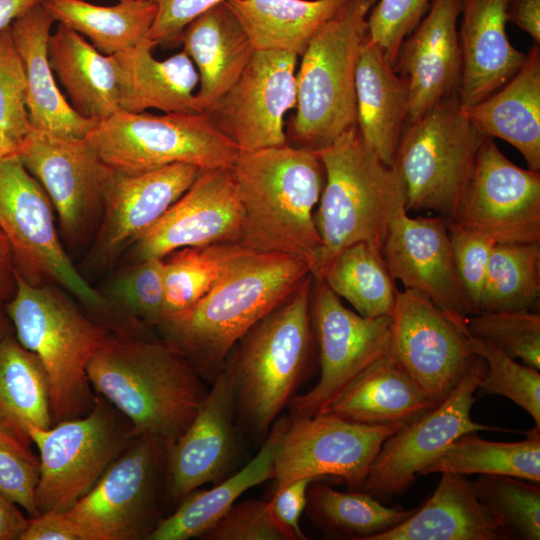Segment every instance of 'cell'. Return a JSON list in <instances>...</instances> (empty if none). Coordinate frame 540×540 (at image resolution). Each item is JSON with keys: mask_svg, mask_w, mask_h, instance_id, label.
<instances>
[{"mask_svg": "<svg viewBox=\"0 0 540 540\" xmlns=\"http://www.w3.org/2000/svg\"><path fill=\"white\" fill-rule=\"evenodd\" d=\"M311 271L302 257L247 250L196 304L156 329L211 384L238 341Z\"/></svg>", "mask_w": 540, "mask_h": 540, "instance_id": "obj_1", "label": "cell"}, {"mask_svg": "<svg viewBox=\"0 0 540 540\" xmlns=\"http://www.w3.org/2000/svg\"><path fill=\"white\" fill-rule=\"evenodd\" d=\"M92 388L133 424L136 435L174 441L208 392L192 364L160 338L109 332L87 366Z\"/></svg>", "mask_w": 540, "mask_h": 540, "instance_id": "obj_2", "label": "cell"}, {"mask_svg": "<svg viewBox=\"0 0 540 540\" xmlns=\"http://www.w3.org/2000/svg\"><path fill=\"white\" fill-rule=\"evenodd\" d=\"M232 173L243 209L238 244L302 257L313 270L321 247L313 210L325 183L318 152L287 143L240 152Z\"/></svg>", "mask_w": 540, "mask_h": 540, "instance_id": "obj_3", "label": "cell"}, {"mask_svg": "<svg viewBox=\"0 0 540 540\" xmlns=\"http://www.w3.org/2000/svg\"><path fill=\"white\" fill-rule=\"evenodd\" d=\"M317 152L325 183L314 212L321 240L314 278L354 243L367 242L382 251L392 219L405 209L398 172L364 145L357 126Z\"/></svg>", "mask_w": 540, "mask_h": 540, "instance_id": "obj_4", "label": "cell"}, {"mask_svg": "<svg viewBox=\"0 0 540 540\" xmlns=\"http://www.w3.org/2000/svg\"><path fill=\"white\" fill-rule=\"evenodd\" d=\"M16 290L5 304L17 340L47 375L53 424L87 415L96 393L87 366L109 331L54 285H33L15 270Z\"/></svg>", "mask_w": 540, "mask_h": 540, "instance_id": "obj_5", "label": "cell"}, {"mask_svg": "<svg viewBox=\"0 0 540 540\" xmlns=\"http://www.w3.org/2000/svg\"><path fill=\"white\" fill-rule=\"evenodd\" d=\"M313 281L310 274L228 356L236 417L257 434L269 432L306 375L314 338L310 314Z\"/></svg>", "mask_w": 540, "mask_h": 540, "instance_id": "obj_6", "label": "cell"}, {"mask_svg": "<svg viewBox=\"0 0 540 540\" xmlns=\"http://www.w3.org/2000/svg\"><path fill=\"white\" fill-rule=\"evenodd\" d=\"M376 1L351 0L309 42L296 74L287 144L318 151L357 126L355 72Z\"/></svg>", "mask_w": 540, "mask_h": 540, "instance_id": "obj_7", "label": "cell"}, {"mask_svg": "<svg viewBox=\"0 0 540 540\" xmlns=\"http://www.w3.org/2000/svg\"><path fill=\"white\" fill-rule=\"evenodd\" d=\"M171 442L137 435L95 486L64 511L79 540H149L171 507Z\"/></svg>", "mask_w": 540, "mask_h": 540, "instance_id": "obj_8", "label": "cell"}, {"mask_svg": "<svg viewBox=\"0 0 540 540\" xmlns=\"http://www.w3.org/2000/svg\"><path fill=\"white\" fill-rule=\"evenodd\" d=\"M486 138L447 97L404 126L394 167L404 186L406 211H433L451 221Z\"/></svg>", "mask_w": 540, "mask_h": 540, "instance_id": "obj_9", "label": "cell"}, {"mask_svg": "<svg viewBox=\"0 0 540 540\" xmlns=\"http://www.w3.org/2000/svg\"><path fill=\"white\" fill-rule=\"evenodd\" d=\"M51 201L18 156L0 160V230L7 238L15 270L33 285H60L116 331L121 320L72 264L57 234Z\"/></svg>", "mask_w": 540, "mask_h": 540, "instance_id": "obj_10", "label": "cell"}, {"mask_svg": "<svg viewBox=\"0 0 540 540\" xmlns=\"http://www.w3.org/2000/svg\"><path fill=\"white\" fill-rule=\"evenodd\" d=\"M86 138L107 165L127 176L176 163L233 168L241 152L203 113L119 111L98 121Z\"/></svg>", "mask_w": 540, "mask_h": 540, "instance_id": "obj_11", "label": "cell"}, {"mask_svg": "<svg viewBox=\"0 0 540 540\" xmlns=\"http://www.w3.org/2000/svg\"><path fill=\"white\" fill-rule=\"evenodd\" d=\"M29 432L39 451L34 493L39 515L72 507L137 436L131 421L99 394L87 415Z\"/></svg>", "mask_w": 540, "mask_h": 540, "instance_id": "obj_12", "label": "cell"}, {"mask_svg": "<svg viewBox=\"0 0 540 540\" xmlns=\"http://www.w3.org/2000/svg\"><path fill=\"white\" fill-rule=\"evenodd\" d=\"M18 157L54 205L65 241L76 247L95 236L116 172L87 138L32 129Z\"/></svg>", "mask_w": 540, "mask_h": 540, "instance_id": "obj_13", "label": "cell"}, {"mask_svg": "<svg viewBox=\"0 0 540 540\" xmlns=\"http://www.w3.org/2000/svg\"><path fill=\"white\" fill-rule=\"evenodd\" d=\"M311 323L321 373L289 402L291 417L321 414L363 371L390 351L392 316L363 317L348 309L321 279L313 281Z\"/></svg>", "mask_w": 540, "mask_h": 540, "instance_id": "obj_14", "label": "cell"}, {"mask_svg": "<svg viewBox=\"0 0 540 540\" xmlns=\"http://www.w3.org/2000/svg\"><path fill=\"white\" fill-rule=\"evenodd\" d=\"M485 371V361L477 356L446 399L389 436L374 458L360 491L378 500L402 494L460 436L483 430L510 432L471 418L474 394Z\"/></svg>", "mask_w": 540, "mask_h": 540, "instance_id": "obj_15", "label": "cell"}, {"mask_svg": "<svg viewBox=\"0 0 540 540\" xmlns=\"http://www.w3.org/2000/svg\"><path fill=\"white\" fill-rule=\"evenodd\" d=\"M403 424L366 425L328 414L291 417L273 468L275 492L303 477H335L361 490L384 441Z\"/></svg>", "mask_w": 540, "mask_h": 540, "instance_id": "obj_16", "label": "cell"}, {"mask_svg": "<svg viewBox=\"0 0 540 540\" xmlns=\"http://www.w3.org/2000/svg\"><path fill=\"white\" fill-rule=\"evenodd\" d=\"M390 355L439 404L456 388L477 355L453 318L425 294L398 292L392 312Z\"/></svg>", "mask_w": 540, "mask_h": 540, "instance_id": "obj_17", "label": "cell"}, {"mask_svg": "<svg viewBox=\"0 0 540 540\" xmlns=\"http://www.w3.org/2000/svg\"><path fill=\"white\" fill-rule=\"evenodd\" d=\"M298 56L255 50L237 81L203 114L241 152L287 143L286 113L296 106Z\"/></svg>", "mask_w": 540, "mask_h": 540, "instance_id": "obj_18", "label": "cell"}, {"mask_svg": "<svg viewBox=\"0 0 540 540\" xmlns=\"http://www.w3.org/2000/svg\"><path fill=\"white\" fill-rule=\"evenodd\" d=\"M451 222L495 243L540 241V172L511 162L486 137Z\"/></svg>", "mask_w": 540, "mask_h": 540, "instance_id": "obj_19", "label": "cell"}, {"mask_svg": "<svg viewBox=\"0 0 540 540\" xmlns=\"http://www.w3.org/2000/svg\"><path fill=\"white\" fill-rule=\"evenodd\" d=\"M243 209L232 168L202 170L188 190L134 243L135 262L185 247L238 243Z\"/></svg>", "mask_w": 540, "mask_h": 540, "instance_id": "obj_20", "label": "cell"}, {"mask_svg": "<svg viewBox=\"0 0 540 540\" xmlns=\"http://www.w3.org/2000/svg\"><path fill=\"white\" fill-rule=\"evenodd\" d=\"M233 370L227 358L185 431L170 443L171 507L206 483L225 478L236 453Z\"/></svg>", "mask_w": 540, "mask_h": 540, "instance_id": "obj_21", "label": "cell"}, {"mask_svg": "<svg viewBox=\"0 0 540 540\" xmlns=\"http://www.w3.org/2000/svg\"><path fill=\"white\" fill-rule=\"evenodd\" d=\"M401 210L391 221L382 254L405 289L419 291L453 318L472 315L454 262L448 222L408 216Z\"/></svg>", "mask_w": 540, "mask_h": 540, "instance_id": "obj_22", "label": "cell"}, {"mask_svg": "<svg viewBox=\"0 0 540 540\" xmlns=\"http://www.w3.org/2000/svg\"><path fill=\"white\" fill-rule=\"evenodd\" d=\"M201 171L193 164L176 163L139 175L116 173L88 263L113 262L188 190Z\"/></svg>", "mask_w": 540, "mask_h": 540, "instance_id": "obj_23", "label": "cell"}, {"mask_svg": "<svg viewBox=\"0 0 540 540\" xmlns=\"http://www.w3.org/2000/svg\"><path fill=\"white\" fill-rule=\"evenodd\" d=\"M459 15L460 0H431L424 17L401 44L394 70L408 84L406 124L420 118L441 100L459 95L462 76Z\"/></svg>", "mask_w": 540, "mask_h": 540, "instance_id": "obj_24", "label": "cell"}, {"mask_svg": "<svg viewBox=\"0 0 540 540\" xmlns=\"http://www.w3.org/2000/svg\"><path fill=\"white\" fill-rule=\"evenodd\" d=\"M509 0H460L458 29L462 53L459 101H482L508 82L527 53L517 50L506 34Z\"/></svg>", "mask_w": 540, "mask_h": 540, "instance_id": "obj_25", "label": "cell"}, {"mask_svg": "<svg viewBox=\"0 0 540 540\" xmlns=\"http://www.w3.org/2000/svg\"><path fill=\"white\" fill-rule=\"evenodd\" d=\"M54 21L39 4L10 25L25 73L29 120L34 130L83 138L98 121L75 111L57 86L48 57V41Z\"/></svg>", "mask_w": 540, "mask_h": 540, "instance_id": "obj_26", "label": "cell"}, {"mask_svg": "<svg viewBox=\"0 0 540 540\" xmlns=\"http://www.w3.org/2000/svg\"><path fill=\"white\" fill-rule=\"evenodd\" d=\"M508 539L503 523L464 475L441 473L432 496L405 521L371 540Z\"/></svg>", "mask_w": 540, "mask_h": 540, "instance_id": "obj_27", "label": "cell"}, {"mask_svg": "<svg viewBox=\"0 0 540 540\" xmlns=\"http://www.w3.org/2000/svg\"><path fill=\"white\" fill-rule=\"evenodd\" d=\"M461 109L481 134L508 142L522 154L529 170L540 172L539 45L529 49L522 67L502 87Z\"/></svg>", "mask_w": 540, "mask_h": 540, "instance_id": "obj_28", "label": "cell"}, {"mask_svg": "<svg viewBox=\"0 0 540 540\" xmlns=\"http://www.w3.org/2000/svg\"><path fill=\"white\" fill-rule=\"evenodd\" d=\"M355 92L357 129L364 145L393 166L407 122L408 84L368 37L356 66Z\"/></svg>", "mask_w": 540, "mask_h": 540, "instance_id": "obj_29", "label": "cell"}, {"mask_svg": "<svg viewBox=\"0 0 540 540\" xmlns=\"http://www.w3.org/2000/svg\"><path fill=\"white\" fill-rule=\"evenodd\" d=\"M48 57L80 115L100 121L121 111V70L114 54L101 53L84 36L59 23L49 36Z\"/></svg>", "mask_w": 540, "mask_h": 540, "instance_id": "obj_30", "label": "cell"}, {"mask_svg": "<svg viewBox=\"0 0 540 540\" xmlns=\"http://www.w3.org/2000/svg\"><path fill=\"white\" fill-rule=\"evenodd\" d=\"M179 42L198 68L196 104L200 113L237 81L255 51L225 1L189 23Z\"/></svg>", "mask_w": 540, "mask_h": 540, "instance_id": "obj_31", "label": "cell"}, {"mask_svg": "<svg viewBox=\"0 0 540 540\" xmlns=\"http://www.w3.org/2000/svg\"><path fill=\"white\" fill-rule=\"evenodd\" d=\"M438 404L388 353L321 413L366 425L406 424Z\"/></svg>", "mask_w": 540, "mask_h": 540, "instance_id": "obj_32", "label": "cell"}, {"mask_svg": "<svg viewBox=\"0 0 540 540\" xmlns=\"http://www.w3.org/2000/svg\"><path fill=\"white\" fill-rule=\"evenodd\" d=\"M156 44L148 38L114 54L121 70V111L200 113L194 89L199 75L189 55L180 51L164 60L154 58Z\"/></svg>", "mask_w": 540, "mask_h": 540, "instance_id": "obj_33", "label": "cell"}, {"mask_svg": "<svg viewBox=\"0 0 540 540\" xmlns=\"http://www.w3.org/2000/svg\"><path fill=\"white\" fill-rule=\"evenodd\" d=\"M289 417L277 419L262 447L242 469L210 489L188 494L158 525L149 540L200 538L250 488L273 479L276 451Z\"/></svg>", "mask_w": 540, "mask_h": 540, "instance_id": "obj_34", "label": "cell"}, {"mask_svg": "<svg viewBox=\"0 0 540 540\" xmlns=\"http://www.w3.org/2000/svg\"><path fill=\"white\" fill-rule=\"evenodd\" d=\"M351 0H226L254 50L301 56L309 42Z\"/></svg>", "mask_w": 540, "mask_h": 540, "instance_id": "obj_35", "label": "cell"}, {"mask_svg": "<svg viewBox=\"0 0 540 540\" xmlns=\"http://www.w3.org/2000/svg\"><path fill=\"white\" fill-rule=\"evenodd\" d=\"M53 419L47 375L37 356L11 334L0 340V429L26 446L30 429Z\"/></svg>", "mask_w": 540, "mask_h": 540, "instance_id": "obj_36", "label": "cell"}, {"mask_svg": "<svg viewBox=\"0 0 540 540\" xmlns=\"http://www.w3.org/2000/svg\"><path fill=\"white\" fill-rule=\"evenodd\" d=\"M55 21L86 36L101 53L113 55L147 39L156 16L150 0H118L99 6L84 0H43Z\"/></svg>", "mask_w": 540, "mask_h": 540, "instance_id": "obj_37", "label": "cell"}, {"mask_svg": "<svg viewBox=\"0 0 540 540\" xmlns=\"http://www.w3.org/2000/svg\"><path fill=\"white\" fill-rule=\"evenodd\" d=\"M518 442L482 439L464 434L420 474L451 472L460 475H504L540 483V429L534 427Z\"/></svg>", "mask_w": 540, "mask_h": 540, "instance_id": "obj_38", "label": "cell"}, {"mask_svg": "<svg viewBox=\"0 0 540 540\" xmlns=\"http://www.w3.org/2000/svg\"><path fill=\"white\" fill-rule=\"evenodd\" d=\"M338 296L367 318L392 315L398 290L382 251L367 242L341 250L320 277Z\"/></svg>", "mask_w": 540, "mask_h": 540, "instance_id": "obj_39", "label": "cell"}, {"mask_svg": "<svg viewBox=\"0 0 540 540\" xmlns=\"http://www.w3.org/2000/svg\"><path fill=\"white\" fill-rule=\"evenodd\" d=\"M319 481L308 488L305 510L314 526L332 536L371 540L399 525L415 511L400 506L387 507L363 491L342 492Z\"/></svg>", "mask_w": 540, "mask_h": 540, "instance_id": "obj_40", "label": "cell"}, {"mask_svg": "<svg viewBox=\"0 0 540 540\" xmlns=\"http://www.w3.org/2000/svg\"><path fill=\"white\" fill-rule=\"evenodd\" d=\"M540 296V241L495 243L491 249L478 313L536 310Z\"/></svg>", "mask_w": 540, "mask_h": 540, "instance_id": "obj_41", "label": "cell"}, {"mask_svg": "<svg viewBox=\"0 0 540 540\" xmlns=\"http://www.w3.org/2000/svg\"><path fill=\"white\" fill-rule=\"evenodd\" d=\"M247 250L238 243L185 247L164 257L163 322L196 304Z\"/></svg>", "mask_w": 540, "mask_h": 540, "instance_id": "obj_42", "label": "cell"}, {"mask_svg": "<svg viewBox=\"0 0 540 540\" xmlns=\"http://www.w3.org/2000/svg\"><path fill=\"white\" fill-rule=\"evenodd\" d=\"M479 499L514 538L540 539L539 483L504 475H480L472 482Z\"/></svg>", "mask_w": 540, "mask_h": 540, "instance_id": "obj_43", "label": "cell"}, {"mask_svg": "<svg viewBox=\"0 0 540 540\" xmlns=\"http://www.w3.org/2000/svg\"><path fill=\"white\" fill-rule=\"evenodd\" d=\"M468 346L472 353L486 363V371L476 390L479 395L504 396L525 411L540 429V373L521 365L489 343L470 335L465 326Z\"/></svg>", "mask_w": 540, "mask_h": 540, "instance_id": "obj_44", "label": "cell"}, {"mask_svg": "<svg viewBox=\"0 0 540 540\" xmlns=\"http://www.w3.org/2000/svg\"><path fill=\"white\" fill-rule=\"evenodd\" d=\"M467 332L524 365L540 369V314L536 310L480 312L464 319Z\"/></svg>", "mask_w": 540, "mask_h": 540, "instance_id": "obj_45", "label": "cell"}, {"mask_svg": "<svg viewBox=\"0 0 540 540\" xmlns=\"http://www.w3.org/2000/svg\"><path fill=\"white\" fill-rule=\"evenodd\" d=\"M111 293L118 312L126 320L156 328L164 316V259L136 262L115 278Z\"/></svg>", "mask_w": 540, "mask_h": 540, "instance_id": "obj_46", "label": "cell"}, {"mask_svg": "<svg viewBox=\"0 0 540 540\" xmlns=\"http://www.w3.org/2000/svg\"><path fill=\"white\" fill-rule=\"evenodd\" d=\"M31 130L25 73L9 26L0 33V131L20 146Z\"/></svg>", "mask_w": 540, "mask_h": 540, "instance_id": "obj_47", "label": "cell"}, {"mask_svg": "<svg viewBox=\"0 0 540 540\" xmlns=\"http://www.w3.org/2000/svg\"><path fill=\"white\" fill-rule=\"evenodd\" d=\"M431 0H379L367 17V37L395 65L403 40L426 14Z\"/></svg>", "mask_w": 540, "mask_h": 540, "instance_id": "obj_48", "label": "cell"}, {"mask_svg": "<svg viewBox=\"0 0 540 540\" xmlns=\"http://www.w3.org/2000/svg\"><path fill=\"white\" fill-rule=\"evenodd\" d=\"M39 457L0 429V490L32 517L38 516L34 493L39 478Z\"/></svg>", "mask_w": 540, "mask_h": 540, "instance_id": "obj_49", "label": "cell"}, {"mask_svg": "<svg viewBox=\"0 0 540 540\" xmlns=\"http://www.w3.org/2000/svg\"><path fill=\"white\" fill-rule=\"evenodd\" d=\"M200 539L291 540L275 520L269 501L257 499L235 502Z\"/></svg>", "mask_w": 540, "mask_h": 540, "instance_id": "obj_50", "label": "cell"}, {"mask_svg": "<svg viewBox=\"0 0 540 540\" xmlns=\"http://www.w3.org/2000/svg\"><path fill=\"white\" fill-rule=\"evenodd\" d=\"M448 230L461 285L472 315L477 314L490 252L495 242L479 232L461 228L451 222H448Z\"/></svg>", "mask_w": 540, "mask_h": 540, "instance_id": "obj_51", "label": "cell"}, {"mask_svg": "<svg viewBox=\"0 0 540 540\" xmlns=\"http://www.w3.org/2000/svg\"><path fill=\"white\" fill-rule=\"evenodd\" d=\"M156 16L147 38L156 45L179 42L184 28L194 19L226 0H150Z\"/></svg>", "mask_w": 540, "mask_h": 540, "instance_id": "obj_52", "label": "cell"}, {"mask_svg": "<svg viewBox=\"0 0 540 540\" xmlns=\"http://www.w3.org/2000/svg\"><path fill=\"white\" fill-rule=\"evenodd\" d=\"M322 479L311 476L299 478L274 492L269 501L275 520L291 540L306 539L299 525L300 517L306 508L309 486L313 482Z\"/></svg>", "mask_w": 540, "mask_h": 540, "instance_id": "obj_53", "label": "cell"}, {"mask_svg": "<svg viewBox=\"0 0 540 540\" xmlns=\"http://www.w3.org/2000/svg\"><path fill=\"white\" fill-rule=\"evenodd\" d=\"M20 540H79L64 512L51 511L29 518Z\"/></svg>", "mask_w": 540, "mask_h": 540, "instance_id": "obj_54", "label": "cell"}, {"mask_svg": "<svg viewBox=\"0 0 540 540\" xmlns=\"http://www.w3.org/2000/svg\"><path fill=\"white\" fill-rule=\"evenodd\" d=\"M507 21L513 22L540 45V0H509Z\"/></svg>", "mask_w": 540, "mask_h": 540, "instance_id": "obj_55", "label": "cell"}, {"mask_svg": "<svg viewBox=\"0 0 540 540\" xmlns=\"http://www.w3.org/2000/svg\"><path fill=\"white\" fill-rule=\"evenodd\" d=\"M28 522L18 505L0 490V540H20Z\"/></svg>", "mask_w": 540, "mask_h": 540, "instance_id": "obj_56", "label": "cell"}, {"mask_svg": "<svg viewBox=\"0 0 540 540\" xmlns=\"http://www.w3.org/2000/svg\"><path fill=\"white\" fill-rule=\"evenodd\" d=\"M16 290L15 268L9 242L0 230V299L9 301Z\"/></svg>", "mask_w": 540, "mask_h": 540, "instance_id": "obj_57", "label": "cell"}, {"mask_svg": "<svg viewBox=\"0 0 540 540\" xmlns=\"http://www.w3.org/2000/svg\"><path fill=\"white\" fill-rule=\"evenodd\" d=\"M43 0H0V33Z\"/></svg>", "mask_w": 540, "mask_h": 540, "instance_id": "obj_58", "label": "cell"}, {"mask_svg": "<svg viewBox=\"0 0 540 540\" xmlns=\"http://www.w3.org/2000/svg\"><path fill=\"white\" fill-rule=\"evenodd\" d=\"M19 146L0 131V160L18 156Z\"/></svg>", "mask_w": 540, "mask_h": 540, "instance_id": "obj_59", "label": "cell"}, {"mask_svg": "<svg viewBox=\"0 0 540 540\" xmlns=\"http://www.w3.org/2000/svg\"><path fill=\"white\" fill-rule=\"evenodd\" d=\"M9 334L10 332L4 317L3 310L0 308V340Z\"/></svg>", "mask_w": 540, "mask_h": 540, "instance_id": "obj_60", "label": "cell"}]
</instances>
